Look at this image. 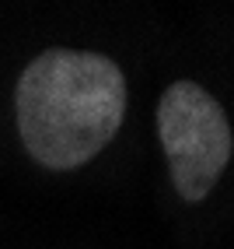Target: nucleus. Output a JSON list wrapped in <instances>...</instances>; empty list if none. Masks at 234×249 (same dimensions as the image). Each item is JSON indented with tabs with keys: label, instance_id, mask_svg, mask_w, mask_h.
<instances>
[{
	"label": "nucleus",
	"instance_id": "nucleus-1",
	"mask_svg": "<svg viewBox=\"0 0 234 249\" xmlns=\"http://www.w3.org/2000/svg\"><path fill=\"white\" fill-rule=\"evenodd\" d=\"M126 102V77L112 56L53 46L18 74L14 120L31 161L70 172L112 144Z\"/></svg>",
	"mask_w": 234,
	"mask_h": 249
},
{
	"label": "nucleus",
	"instance_id": "nucleus-2",
	"mask_svg": "<svg viewBox=\"0 0 234 249\" xmlns=\"http://www.w3.org/2000/svg\"><path fill=\"white\" fill-rule=\"evenodd\" d=\"M157 137L175 193L186 204L206 200L234 155L224 106L196 81H175L157 98Z\"/></svg>",
	"mask_w": 234,
	"mask_h": 249
}]
</instances>
